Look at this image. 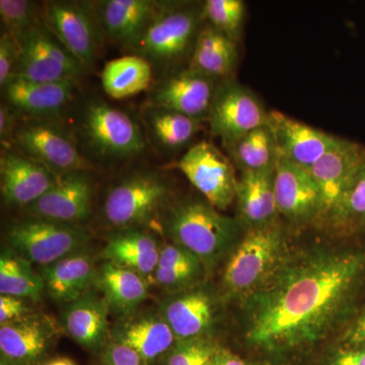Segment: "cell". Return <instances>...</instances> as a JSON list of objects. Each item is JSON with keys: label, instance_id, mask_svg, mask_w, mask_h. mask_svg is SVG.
I'll return each mask as SVG.
<instances>
[{"label": "cell", "instance_id": "36", "mask_svg": "<svg viewBox=\"0 0 365 365\" xmlns=\"http://www.w3.org/2000/svg\"><path fill=\"white\" fill-rule=\"evenodd\" d=\"M37 4L28 0H0L2 31L20 40L28 31L41 23Z\"/></svg>", "mask_w": 365, "mask_h": 365}, {"label": "cell", "instance_id": "2", "mask_svg": "<svg viewBox=\"0 0 365 365\" xmlns=\"http://www.w3.org/2000/svg\"><path fill=\"white\" fill-rule=\"evenodd\" d=\"M163 228L174 244L193 254L207 271L230 256L241 241L244 227L205 199L187 198L168 206Z\"/></svg>", "mask_w": 365, "mask_h": 365}, {"label": "cell", "instance_id": "40", "mask_svg": "<svg viewBox=\"0 0 365 365\" xmlns=\"http://www.w3.org/2000/svg\"><path fill=\"white\" fill-rule=\"evenodd\" d=\"M140 355L121 342L113 343L106 352L104 365H144Z\"/></svg>", "mask_w": 365, "mask_h": 365}, {"label": "cell", "instance_id": "26", "mask_svg": "<svg viewBox=\"0 0 365 365\" xmlns=\"http://www.w3.org/2000/svg\"><path fill=\"white\" fill-rule=\"evenodd\" d=\"M160 249L153 235L139 228H128L110 237L103 255L107 262L146 277L157 270Z\"/></svg>", "mask_w": 365, "mask_h": 365}, {"label": "cell", "instance_id": "11", "mask_svg": "<svg viewBox=\"0 0 365 365\" xmlns=\"http://www.w3.org/2000/svg\"><path fill=\"white\" fill-rule=\"evenodd\" d=\"M20 45V57L14 73L16 78L33 81H78L85 74V67L42 21L21 38Z\"/></svg>", "mask_w": 365, "mask_h": 365}, {"label": "cell", "instance_id": "33", "mask_svg": "<svg viewBox=\"0 0 365 365\" xmlns=\"http://www.w3.org/2000/svg\"><path fill=\"white\" fill-rule=\"evenodd\" d=\"M45 290L41 274L35 272L31 263L14 253H4L0 258V294L20 299L39 300Z\"/></svg>", "mask_w": 365, "mask_h": 365}, {"label": "cell", "instance_id": "43", "mask_svg": "<svg viewBox=\"0 0 365 365\" xmlns=\"http://www.w3.org/2000/svg\"><path fill=\"white\" fill-rule=\"evenodd\" d=\"M343 341L348 348L365 346V309L346 331Z\"/></svg>", "mask_w": 365, "mask_h": 365}, {"label": "cell", "instance_id": "34", "mask_svg": "<svg viewBox=\"0 0 365 365\" xmlns=\"http://www.w3.org/2000/svg\"><path fill=\"white\" fill-rule=\"evenodd\" d=\"M328 222L347 232H365V167L346 192Z\"/></svg>", "mask_w": 365, "mask_h": 365}, {"label": "cell", "instance_id": "45", "mask_svg": "<svg viewBox=\"0 0 365 365\" xmlns=\"http://www.w3.org/2000/svg\"><path fill=\"white\" fill-rule=\"evenodd\" d=\"M211 365H248L234 353L223 348H217Z\"/></svg>", "mask_w": 365, "mask_h": 365}, {"label": "cell", "instance_id": "46", "mask_svg": "<svg viewBox=\"0 0 365 365\" xmlns=\"http://www.w3.org/2000/svg\"><path fill=\"white\" fill-rule=\"evenodd\" d=\"M47 365H76L71 360L67 359H58L53 360V361L49 362Z\"/></svg>", "mask_w": 365, "mask_h": 365}, {"label": "cell", "instance_id": "3", "mask_svg": "<svg viewBox=\"0 0 365 365\" xmlns=\"http://www.w3.org/2000/svg\"><path fill=\"white\" fill-rule=\"evenodd\" d=\"M203 4L160 1L157 13L141 37L130 48L134 54L167 74L191 58L204 20Z\"/></svg>", "mask_w": 365, "mask_h": 365}, {"label": "cell", "instance_id": "6", "mask_svg": "<svg viewBox=\"0 0 365 365\" xmlns=\"http://www.w3.org/2000/svg\"><path fill=\"white\" fill-rule=\"evenodd\" d=\"M170 182L155 170H135L108 191L103 216L118 230L139 228L170 205Z\"/></svg>", "mask_w": 365, "mask_h": 365}, {"label": "cell", "instance_id": "13", "mask_svg": "<svg viewBox=\"0 0 365 365\" xmlns=\"http://www.w3.org/2000/svg\"><path fill=\"white\" fill-rule=\"evenodd\" d=\"M364 167V146L343 138L314 163L309 172L321 194V209L317 220L328 222Z\"/></svg>", "mask_w": 365, "mask_h": 365}, {"label": "cell", "instance_id": "12", "mask_svg": "<svg viewBox=\"0 0 365 365\" xmlns=\"http://www.w3.org/2000/svg\"><path fill=\"white\" fill-rule=\"evenodd\" d=\"M206 201L225 210L237 196L235 165L213 144L201 141L192 145L175 165Z\"/></svg>", "mask_w": 365, "mask_h": 365}, {"label": "cell", "instance_id": "37", "mask_svg": "<svg viewBox=\"0 0 365 365\" xmlns=\"http://www.w3.org/2000/svg\"><path fill=\"white\" fill-rule=\"evenodd\" d=\"M217 348L205 337L177 341L165 354L163 365H211Z\"/></svg>", "mask_w": 365, "mask_h": 365}, {"label": "cell", "instance_id": "19", "mask_svg": "<svg viewBox=\"0 0 365 365\" xmlns=\"http://www.w3.org/2000/svg\"><path fill=\"white\" fill-rule=\"evenodd\" d=\"M278 212L294 223L318 220L321 194L309 170L278 155L274 170Z\"/></svg>", "mask_w": 365, "mask_h": 365}, {"label": "cell", "instance_id": "28", "mask_svg": "<svg viewBox=\"0 0 365 365\" xmlns=\"http://www.w3.org/2000/svg\"><path fill=\"white\" fill-rule=\"evenodd\" d=\"M107 306L106 299L88 294L71 302L64 313L66 332L79 344L97 348L108 332Z\"/></svg>", "mask_w": 365, "mask_h": 365}, {"label": "cell", "instance_id": "21", "mask_svg": "<svg viewBox=\"0 0 365 365\" xmlns=\"http://www.w3.org/2000/svg\"><path fill=\"white\" fill-rule=\"evenodd\" d=\"M274 170L242 172L237 179V220L247 230L275 225L279 215L274 191Z\"/></svg>", "mask_w": 365, "mask_h": 365}, {"label": "cell", "instance_id": "27", "mask_svg": "<svg viewBox=\"0 0 365 365\" xmlns=\"http://www.w3.org/2000/svg\"><path fill=\"white\" fill-rule=\"evenodd\" d=\"M117 341L138 353L144 361H150L165 356L178 340L160 314L129 321L118 330Z\"/></svg>", "mask_w": 365, "mask_h": 365}, {"label": "cell", "instance_id": "35", "mask_svg": "<svg viewBox=\"0 0 365 365\" xmlns=\"http://www.w3.org/2000/svg\"><path fill=\"white\" fill-rule=\"evenodd\" d=\"M202 14L204 23L237 42L246 16V4L242 0H207L204 2Z\"/></svg>", "mask_w": 365, "mask_h": 365}, {"label": "cell", "instance_id": "8", "mask_svg": "<svg viewBox=\"0 0 365 365\" xmlns=\"http://www.w3.org/2000/svg\"><path fill=\"white\" fill-rule=\"evenodd\" d=\"M13 146L56 175L93 170V163L81 153L76 137L56 120L20 117Z\"/></svg>", "mask_w": 365, "mask_h": 365}, {"label": "cell", "instance_id": "20", "mask_svg": "<svg viewBox=\"0 0 365 365\" xmlns=\"http://www.w3.org/2000/svg\"><path fill=\"white\" fill-rule=\"evenodd\" d=\"M153 0H104L93 2L102 36L130 49L160 7Z\"/></svg>", "mask_w": 365, "mask_h": 365}, {"label": "cell", "instance_id": "32", "mask_svg": "<svg viewBox=\"0 0 365 365\" xmlns=\"http://www.w3.org/2000/svg\"><path fill=\"white\" fill-rule=\"evenodd\" d=\"M230 160L242 172L275 168L278 153L270 128L259 127L227 146Z\"/></svg>", "mask_w": 365, "mask_h": 365}, {"label": "cell", "instance_id": "47", "mask_svg": "<svg viewBox=\"0 0 365 365\" xmlns=\"http://www.w3.org/2000/svg\"><path fill=\"white\" fill-rule=\"evenodd\" d=\"M1 365H9V364H7V361L6 360V361H1Z\"/></svg>", "mask_w": 365, "mask_h": 365}, {"label": "cell", "instance_id": "16", "mask_svg": "<svg viewBox=\"0 0 365 365\" xmlns=\"http://www.w3.org/2000/svg\"><path fill=\"white\" fill-rule=\"evenodd\" d=\"M218 81L187 68L172 72L151 91L150 107L200 120L207 118Z\"/></svg>", "mask_w": 365, "mask_h": 365}, {"label": "cell", "instance_id": "44", "mask_svg": "<svg viewBox=\"0 0 365 365\" xmlns=\"http://www.w3.org/2000/svg\"><path fill=\"white\" fill-rule=\"evenodd\" d=\"M330 365H365V346L348 348L339 353Z\"/></svg>", "mask_w": 365, "mask_h": 365}, {"label": "cell", "instance_id": "4", "mask_svg": "<svg viewBox=\"0 0 365 365\" xmlns=\"http://www.w3.org/2000/svg\"><path fill=\"white\" fill-rule=\"evenodd\" d=\"M76 141L98 162H124L141 155L146 148L140 126L128 114L101 102L83 106L76 122Z\"/></svg>", "mask_w": 365, "mask_h": 365}, {"label": "cell", "instance_id": "17", "mask_svg": "<svg viewBox=\"0 0 365 365\" xmlns=\"http://www.w3.org/2000/svg\"><path fill=\"white\" fill-rule=\"evenodd\" d=\"M58 175L16 148L2 150L0 191L4 202L26 208L51 188Z\"/></svg>", "mask_w": 365, "mask_h": 365}, {"label": "cell", "instance_id": "18", "mask_svg": "<svg viewBox=\"0 0 365 365\" xmlns=\"http://www.w3.org/2000/svg\"><path fill=\"white\" fill-rule=\"evenodd\" d=\"M267 126L272 132L278 155L307 170L340 139L279 111L269 112Z\"/></svg>", "mask_w": 365, "mask_h": 365}, {"label": "cell", "instance_id": "38", "mask_svg": "<svg viewBox=\"0 0 365 365\" xmlns=\"http://www.w3.org/2000/svg\"><path fill=\"white\" fill-rule=\"evenodd\" d=\"M20 40L2 31L0 36V86L4 88L14 76L20 57Z\"/></svg>", "mask_w": 365, "mask_h": 365}, {"label": "cell", "instance_id": "24", "mask_svg": "<svg viewBox=\"0 0 365 365\" xmlns=\"http://www.w3.org/2000/svg\"><path fill=\"white\" fill-rule=\"evenodd\" d=\"M162 316L178 341L205 336L215 319V304L207 292L189 290L163 304Z\"/></svg>", "mask_w": 365, "mask_h": 365}, {"label": "cell", "instance_id": "30", "mask_svg": "<svg viewBox=\"0 0 365 365\" xmlns=\"http://www.w3.org/2000/svg\"><path fill=\"white\" fill-rule=\"evenodd\" d=\"M97 282L108 304L124 313L133 311L148 297V287L143 276L111 262H106L98 270Z\"/></svg>", "mask_w": 365, "mask_h": 365}, {"label": "cell", "instance_id": "41", "mask_svg": "<svg viewBox=\"0 0 365 365\" xmlns=\"http://www.w3.org/2000/svg\"><path fill=\"white\" fill-rule=\"evenodd\" d=\"M20 116L4 102L0 106V143L4 150L13 148L14 132L18 127Z\"/></svg>", "mask_w": 365, "mask_h": 365}, {"label": "cell", "instance_id": "14", "mask_svg": "<svg viewBox=\"0 0 365 365\" xmlns=\"http://www.w3.org/2000/svg\"><path fill=\"white\" fill-rule=\"evenodd\" d=\"M93 197V170H72L58 175L51 188L26 210L33 217L81 225L90 217Z\"/></svg>", "mask_w": 365, "mask_h": 365}, {"label": "cell", "instance_id": "31", "mask_svg": "<svg viewBox=\"0 0 365 365\" xmlns=\"http://www.w3.org/2000/svg\"><path fill=\"white\" fill-rule=\"evenodd\" d=\"M144 120L153 143L167 151L185 148L200 128V120L150 106L146 110Z\"/></svg>", "mask_w": 365, "mask_h": 365}, {"label": "cell", "instance_id": "29", "mask_svg": "<svg viewBox=\"0 0 365 365\" xmlns=\"http://www.w3.org/2000/svg\"><path fill=\"white\" fill-rule=\"evenodd\" d=\"M153 73V67L148 60L132 54L107 62L101 78L107 95L121 100L150 88Z\"/></svg>", "mask_w": 365, "mask_h": 365}, {"label": "cell", "instance_id": "10", "mask_svg": "<svg viewBox=\"0 0 365 365\" xmlns=\"http://www.w3.org/2000/svg\"><path fill=\"white\" fill-rule=\"evenodd\" d=\"M269 112L247 86L235 79L220 81L209 110L210 133L225 148L249 132L268 123Z\"/></svg>", "mask_w": 365, "mask_h": 365}, {"label": "cell", "instance_id": "25", "mask_svg": "<svg viewBox=\"0 0 365 365\" xmlns=\"http://www.w3.org/2000/svg\"><path fill=\"white\" fill-rule=\"evenodd\" d=\"M237 62V42L204 23L190 58L189 68L220 83L232 78Z\"/></svg>", "mask_w": 365, "mask_h": 365}, {"label": "cell", "instance_id": "15", "mask_svg": "<svg viewBox=\"0 0 365 365\" xmlns=\"http://www.w3.org/2000/svg\"><path fill=\"white\" fill-rule=\"evenodd\" d=\"M78 81H33L11 78L1 88L4 104L21 118L56 120L76 97Z\"/></svg>", "mask_w": 365, "mask_h": 365}, {"label": "cell", "instance_id": "1", "mask_svg": "<svg viewBox=\"0 0 365 365\" xmlns=\"http://www.w3.org/2000/svg\"><path fill=\"white\" fill-rule=\"evenodd\" d=\"M364 276L361 250H319L285 259L247 297V341L281 353L325 339L351 311Z\"/></svg>", "mask_w": 365, "mask_h": 365}, {"label": "cell", "instance_id": "7", "mask_svg": "<svg viewBox=\"0 0 365 365\" xmlns=\"http://www.w3.org/2000/svg\"><path fill=\"white\" fill-rule=\"evenodd\" d=\"M6 240L14 254L43 268L85 248L90 235L81 225L29 216L9 227Z\"/></svg>", "mask_w": 365, "mask_h": 365}, {"label": "cell", "instance_id": "5", "mask_svg": "<svg viewBox=\"0 0 365 365\" xmlns=\"http://www.w3.org/2000/svg\"><path fill=\"white\" fill-rule=\"evenodd\" d=\"M284 237L276 225L247 230L228 256L223 284L230 294L248 297L285 260Z\"/></svg>", "mask_w": 365, "mask_h": 365}, {"label": "cell", "instance_id": "23", "mask_svg": "<svg viewBox=\"0 0 365 365\" xmlns=\"http://www.w3.org/2000/svg\"><path fill=\"white\" fill-rule=\"evenodd\" d=\"M54 333L50 319L26 316L0 327V351L6 361L32 362L45 352Z\"/></svg>", "mask_w": 365, "mask_h": 365}, {"label": "cell", "instance_id": "9", "mask_svg": "<svg viewBox=\"0 0 365 365\" xmlns=\"http://www.w3.org/2000/svg\"><path fill=\"white\" fill-rule=\"evenodd\" d=\"M45 28L85 68L97 59L102 33L90 2L49 1L41 11Z\"/></svg>", "mask_w": 365, "mask_h": 365}, {"label": "cell", "instance_id": "42", "mask_svg": "<svg viewBox=\"0 0 365 365\" xmlns=\"http://www.w3.org/2000/svg\"><path fill=\"white\" fill-rule=\"evenodd\" d=\"M25 302L20 297L11 295H0V324L13 323L25 318L26 314Z\"/></svg>", "mask_w": 365, "mask_h": 365}, {"label": "cell", "instance_id": "39", "mask_svg": "<svg viewBox=\"0 0 365 365\" xmlns=\"http://www.w3.org/2000/svg\"><path fill=\"white\" fill-rule=\"evenodd\" d=\"M204 268L203 264L179 245L165 244L160 249V260L157 268ZM205 269V268H204Z\"/></svg>", "mask_w": 365, "mask_h": 365}, {"label": "cell", "instance_id": "22", "mask_svg": "<svg viewBox=\"0 0 365 365\" xmlns=\"http://www.w3.org/2000/svg\"><path fill=\"white\" fill-rule=\"evenodd\" d=\"M40 272L48 294L69 304L85 297L88 288L97 282L98 274L95 259L83 249L41 268Z\"/></svg>", "mask_w": 365, "mask_h": 365}]
</instances>
